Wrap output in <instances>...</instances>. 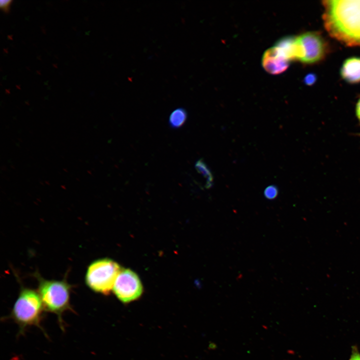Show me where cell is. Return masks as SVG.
Instances as JSON below:
<instances>
[{
  "label": "cell",
  "instance_id": "9c48e42d",
  "mask_svg": "<svg viewBox=\"0 0 360 360\" xmlns=\"http://www.w3.org/2000/svg\"><path fill=\"white\" fill-rule=\"evenodd\" d=\"M340 74L342 78L349 84L360 82V57H350L342 64Z\"/></svg>",
  "mask_w": 360,
  "mask_h": 360
},
{
  "label": "cell",
  "instance_id": "3957f363",
  "mask_svg": "<svg viewBox=\"0 0 360 360\" xmlns=\"http://www.w3.org/2000/svg\"><path fill=\"white\" fill-rule=\"evenodd\" d=\"M38 280V292L45 310L53 313L58 316L60 328L64 330L63 313L72 310L70 296L72 286L66 280H48L36 274Z\"/></svg>",
  "mask_w": 360,
  "mask_h": 360
},
{
  "label": "cell",
  "instance_id": "8992f818",
  "mask_svg": "<svg viewBox=\"0 0 360 360\" xmlns=\"http://www.w3.org/2000/svg\"><path fill=\"white\" fill-rule=\"evenodd\" d=\"M112 288L117 298L124 303L138 298L142 292V286L138 276L129 269L120 270Z\"/></svg>",
  "mask_w": 360,
  "mask_h": 360
},
{
  "label": "cell",
  "instance_id": "277c9868",
  "mask_svg": "<svg viewBox=\"0 0 360 360\" xmlns=\"http://www.w3.org/2000/svg\"><path fill=\"white\" fill-rule=\"evenodd\" d=\"M120 270V266L111 259L96 260L88 266L85 276L86 284L94 292L108 294Z\"/></svg>",
  "mask_w": 360,
  "mask_h": 360
},
{
  "label": "cell",
  "instance_id": "5bb4252c",
  "mask_svg": "<svg viewBox=\"0 0 360 360\" xmlns=\"http://www.w3.org/2000/svg\"><path fill=\"white\" fill-rule=\"evenodd\" d=\"M348 360H360V352L356 346L352 347V354Z\"/></svg>",
  "mask_w": 360,
  "mask_h": 360
},
{
  "label": "cell",
  "instance_id": "7c38bea8",
  "mask_svg": "<svg viewBox=\"0 0 360 360\" xmlns=\"http://www.w3.org/2000/svg\"><path fill=\"white\" fill-rule=\"evenodd\" d=\"M278 188L274 185L268 186L264 190V196L268 200H274L278 196Z\"/></svg>",
  "mask_w": 360,
  "mask_h": 360
},
{
  "label": "cell",
  "instance_id": "52a82bcc",
  "mask_svg": "<svg viewBox=\"0 0 360 360\" xmlns=\"http://www.w3.org/2000/svg\"><path fill=\"white\" fill-rule=\"evenodd\" d=\"M288 61L280 50L274 46L268 49L262 58V65L264 69L272 74L284 72L288 67Z\"/></svg>",
  "mask_w": 360,
  "mask_h": 360
},
{
  "label": "cell",
  "instance_id": "8fae6325",
  "mask_svg": "<svg viewBox=\"0 0 360 360\" xmlns=\"http://www.w3.org/2000/svg\"><path fill=\"white\" fill-rule=\"evenodd\" d=\"M195 168L197 172L204 178L206 180L205 188H210L213 185L214 177L206 164L202 160H199L195 164Z\"/></svg>",
  "mask_w": 360,
  "mask_h": 360
},
{
  "label": "cell",
  "instance_id": "5b68a950",
  "mask_svg": "<svg viewBox=\"0 0 360 360\" xmlns=\"http://www.w3.org/2000/svg\"><path fill=\"white\" fill-rule=\"evenodd\" d=\"M304 50L300 61L304 64H312L324 60L330 52L328 42L318 32H307L297 36Z\"/></svg>",
  "mask_w": 360,
  "mask_h": 360
},
{
  "label": "cell",
  "instance_id": "ba28073f",
  "mask_svg": "<svg viewBox=\"0 0 360 360\" xmlns=\"http://www.w3.org/2000/svg\"><path fill=\"white\" fill-rule=\"evenodd\" d=\"M288 60L301 61L304 57L303 48L297 36H285L274 45Z\"/></svg>",
  "mask_w": 360,
  "mask_h": 360
},
{
  "label": "cell",
  "instance_id": "2e32d148",
  "mask_svg": "<svg viewBox=\"0 0 360 360\" xmlns=\"http://www.w3.org/2000/svg\"><path fill=\"white\" fill-rule=\"evenodd\" d=\"M356 115L360 122V98L356 102Z\"/></svg>",
  "mask_w": 360,
  "mask_h": 360
},
{
  "label": "cell",
  "instance_id": "9a60e30c",
  "mask_svg": "<svg viewBox=\"0 0 360 360\" xmlns=\"http://www.w3.org/2000/svg\"><path fill=\"white\" fill-rule=\"evenodd\" d=\"M316 80V76L313 74H308L304 78V82L308 85L313 84L314 83Z\"/></svg>",
  "mask_w": 360,
  "mask_h": 360
},
{
  "label": "cell",
  "instance_id": "30bf717a",
  "mask_svg": "<svg viewBox=\"0 0 360 360\" xmlns=\"http://www.w3.org/2000/svg\"><path fill=\"white\" fill-rule=\"evenodd\" d=\"M187 118L188 114L185 109L182 108H177L170 114L168 123L172 128H180L184 124Z\"/></svg>",
  "mask_w": 360,
  "mask_h": 360
},
{
  "label": "cell",
  "instance_id": "7a4b0ae2",
  "mask_svg": "<svg viewBox=\"0 0 360 360\" xmlns=\"http://www.w3.org/2000/svg\"><path fill=\"white\" fill-rule=\"evenodd\" d=\"M44 306L38 292L22 287L9 316L18 325L20 334L31 326H36L42 332L41 322Z\"/></svg>",
  "mask_w": 360,
  "mask_h": 360
},
{
  "label": "cell",
  "instance_id": "6da1fadb",
  "mask_svg": "<svg viewBox=\"0 0 360 360\" xmlns=\"http://www.w3.org/2000/svg\"><path fill=\"white\" fill-rule=\"evenodd\" d=\"M325 29L332 38L350 46H360V0H324Z\"/></svg>",
  "mask_w": 360,
  "mask_h": 360
},
{
  "label": "cell",
  "instance_id": "4fadbf2b",
  "mask_svg": "<svg viewBox=\"0 0 360 360\" xmlns=\"http://www.w3.org/2000/svg\"><path fill=\"white\" fill-rule=\"evenodd\" d=\"M12 0H1L0 1V8L4 12H8L9 11L10 6Z\"/></svg>",
  "mask_w": 360,
  "mask_h": 360
}]
</instances>
